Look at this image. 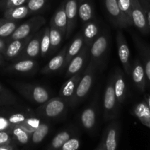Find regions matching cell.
<instances>
[{
  "mask_svg": "<svg viewBox=\"0 0 150 150\" xmlns=\"http://www.w3.org/2000/svg\"><path fill=\"white\" fill-rule=\"evenodd\" d=\"M7 42L6 40L3 39V38H0V54L3 55L4 51H5L6 48H7Z\"/></svg>",
  "mask_w": 150,
  "mask_h": 150,
  "instance_id": "f6af8a7d",
  "label": "cell"
},
{
  "mask_svg": "<svg viewBox=\"0 0 150 150\" xmlns=\"http://www.w3.org/2000/svg\"><path fill=\"white\" fill-rule=\"evenodd\" d=\"M67 47L68 45H65L58 54L53 57L40 70V73L42 75L51 74V73H56L59 70H62L65 62L66 53H67Z\"/></svg>",
  "mask_w": 150,
  "mask_h": 150,
  "instance_id": "ffe728a7",
  "label": "cell"
},
{
  "mask_svg": "<svg viewBox=\"0 0 150 150\" xmlns=\"http://www.w3.org/2000/svg\"><path fill=\"white\" fill-rule=\"evenodd\" d=\"M117 45L118 50V55L120 62L122 65L123 70L127 76H130L131 70V62H130V51L127 44L125 35L121 30H118L117 32Z\"/></svg>",
  "mask_w": 150,
  "mask_h": 150,
  "instance_id": "30bf717a",
  "label": "cell"
},
{
  "mask_svg": "<svg viewBox=\"0 0 150 150\" xmlns=\"http://www.w3.org/2000/svg\"><path fill=\"white\" fill-rule=\"evenodd\" d=\"M50 51L49 54H52L57 51L62 42L63 37L65 38V35L63 32L56 26L50 23Z\"/></svg>",
  "mask_w": 150,
  "mask_h": 150,
  "instance_id": "f546056e",
  "label": "cell"
},
{
  "mask_svg": "<svg viewBox=\"0 0 150 150\" xmlns=\"http://www.w3.org/2000/svg\"><path fill=\"white\" fill-rule=\"evenodd\" d=\"M77 133V129L73 126H70L61 130L53 138L45 150H59L67 141L76 136Z\"/></svg>",
  "mask_w": 150,
  "mask_h": 150,
  "instance_id": "44dd1931",
  "label": "cell"
},
{
  "mask_svg": "<svg viewBox=\"0 0 150 150\" xmlns=\"http://www.w3.org/2000/svg\"><path fill=\"white\" fill-rule=\"evenodd\" d=\"M33 36L34 35H32L28 38H23V39L15 40L9 42L7 43V48L3 54L4 58L7 60L15 61L16 58L21 54L26 44L29 42V41L32 39Z\"/></svg>",
  "mask_w": 150,
  "mask_h": 150,
  "instance_id": "ac0fdd59",
  "label": "cell"
},
{
  "mask_svg": "<svg viewBox=\"0 0 150 150\" xmlns=\"http://www.w3.org/2000/svg\"><path fill=\"white\" fill-rule=\"evenodd\" d=\"M78 10L79 18L83 25L95 18L92 0H78Z\"/></svg>",
  "mask_w": 150,
  "mask_h": 150,
  "instance_id": "cb8c5ba5",
  "label": "cell"
},
{
  "mask_svg": "<svg viewBox=\"0 0 150 150\" xmlns=\"http://www.w3.org/2000/svg\"><path fill=\"white\" fill-rule=\"evenodd\" d=\"M144 100L146 102V103H147L148 106H149V109H150V95H145Z\"/></svg>",
  "mask_w": 150,
  "mask_h": 150,
  "instance_id": "7dc6e473",
  "label": "cell"
},
{
  "mask_svg": "<svg viewBox=\"0 0 150 150\" xmlns=\"http://www.w3.org/2000/svg\"><path fill=\"white\" fill-rule=\"evenodd\" d=\"M18 26V21L7 20L4 18L0 24V38H5L10 37Z\"/></svg>",
  "mask_w": 150,
  "mask_h": 150,
  "instance_id": "d6a6232c",
  "label": "cell"
},
{
  "mask_svg": "<svg viewBox=\"0 0 150 150\" xmlns=\"http://www.w3.org/2000/svg\"><path fill=\"white\" fill-rule=\"evenodd\" d=\"M148 1H149V2L150 3V0H148Z\"/></svg>",
  "mask_w": 150,
  "mask_h": 150,
  "instance_id": "816d5d0a",
  "label": "cell"
},
{
  "mask_svg": "<svg viewBox=\"0 0 150 150\" xmlns=\"http://www.w3.org/2000/svg\"><path fill=\"white\" fill-rule=\"evenodd\" d=\"M26 2H27V0H1L0 1V8L2 9L4 11V10L12 8V7L26 4Z\"/></svg>",
  "mask_w": 150,
  "mask_h": 150,
  "instance_id": "f35d334b",
  "label": "cell"
},
{
  "mask_svg": "<svg viewBox=\"0 0 150 150\" xmlns=\"http://www.w3.org/2000/svg\"><path fill=\"white\" fill-rule=\"evenodd\" d=\"M10 132L13 136V141L16 144L26 145L30 143L32 134L25 131L18 125L12 126Z\"/></svg>",
  "mask_w": 150,
  "mask_h": 150,
  "instance_id": "4dcf8cb0",
  "label": "cell"
},
{
  "mask_svg": "<svg viewBox=\"0 0 150 150\" xmlns=\"http://www.w3.org/2000/svg\"><path fill=\"white\" fill-rule=\"evenodd\" d=\"M69 107L68 101L59 96L51 98L40 105L35 111V114L39 118L48 121L60 120L66 115Z\"/></svg>",
  "mask_w": 150,
  "mask_h": 150,
  "instance_id": "6da1fadb",
  "label": "cell"
},
{
  "mask_svg": "<svg viewBox=\"0 0 150 150\" xmlns=\"http://www.w3.org/2000/svg\"><path fill=\"white\" fill-rule=\"evenodd\" d=\"M120 104L117 100L114 88V80L111 76L107 82L103 95V116L106 121L117 120L119 116Z\"/></svg>",
  "mask_w": 150,
  "mask_h": 150,
  "instance_id": "5b68a950",
  "label": "cell"
},
{
  "mask_svg": "<svg viewBox=\"0 0 150 150\" xmlns=\"http://www.w3.org/2000/svg\"><path fill=\"white\" fill-rule=\"evenodd\" d=\"M80 146L81 139L76 135L67 141L59 150H79Z\"/></svg>",
  "mask_w": 150,
  "mask_h": 150,
  "instance_id": "8d00e7d4",
  "label": "cell"
},
{
  "mask_svg": "<svg viewBox=\"0 0 150 150\" xmlns=\"http://www.w3.org/2000/svg\"><path fill=\"white\" fill-rule=\"evenodd\" d=\"M106 13L111 23L118 29H127L133 22L122 11L117 0H104Z\"/></svg>",
  "mask_w": 150,
  "mask_h": 150,
  "instance_id": "52a82bcc",
  "label": "cell"
},
{
  "mask_svg": "<svg viewBox=\"0 0 150 150\" xmlns=\"http://www.w3.org/2000/svg\"><path fill=\"white\" fill-rule=\"evenodd\" d=\"M29 116L30 114H26V113L17 112L10 114L8 117H7V118L12 125H19L23 122Z\"/></svg>",
  "mask_w": 150,
  "mask_h": 150,
  "instance_id": "74e56055",
  "label": "cell"
},
{
  "mask_svg": "<svg viewBox=\"0 0 150 150\" xmlns=\"http://www.w3.org/2000/svg\"><path fill=\"white\" fill-rule=\"evenodd\" d=\"M31 15L26 4L7 9L4 11V18L7 20L18 21Z\"/></svg>",
  "mask_w": 150,
  "mask_h": 150,
  "instance_id": "f1b7e54d",
  "label": "cell"
},
{
  "mask_svg": "<svg viewBox=\"0 0 150 150\" xmlns=\"http://www.w3.org/2000/svg\"><path fill=\"white\" fill-rule=\"evenodd\" d=\"M4 56L1 54H0V60H4Z\"/></svg>",
  "mask_w": 150,
  "mask_h": 150,
  "instance_id": "c3c4849f",
  "label": "cell"
},
{
  "mask_svg": "<svg viewBox=\"0 0 150 150\" xmlns=\"http://www.w3.org/2000/svg\"><path fill=\"white\" fill-rule=\"evenodd\" d=\"M42 30H39L29 41L21 54L16 58V61L23 59H36L40 55V41Z\"/></svg>",
  "mask_w": 150,
  "mask_h": 150,
  "instance_id": "4fadbf2b",
  "label": "cell"
},
{
  "mask_svg": "<svg viewBox=\"0 0 150 150\" xmlns=\"http://www.w3.org/2000/svg\"><path fill=\"white\" fill-rule=\"evenodd\" d=\"M130 76L138 90L142 92H144L146 83V75L143 64L139 58H136L132 62Z\"/></svg>",
  "mask_w": 150,
  "mask_h": 150,
  "instance_id": "5bb4252c",
  "label": "cell"
},
{
  "mask_svg": "<svg viewBox=\"0 0 150 150\" xmlns=\"http://www.w3.org/2000/svg\"><path fill=\"white\" fill-rule=\"evenodd\" d=\"M140 2L145 12L146 20L150 29V3L148 0H140Z\"/></svg>",
  "mask_w": 150,
  "mask_h": 150,
  "instance_id": "7bdbcfd3",
  "label": "cell"
},
{
  "mask_svg": "<svg viewBox=\"0 0 150 150\" xmlns=\"http://www.w3.org/2000/svg\"><path fill=\"white\" fill-rule=\"evenodd\" d=\"M50 127H51V125H50L49 121L42 120L39 127L32 134L30 143H29L32 147H34L42 143V141L48 136L50 131Z\"/></svg>",
  "mask_w": 150,
  "mask_h": 150,
  "instance_id": "83f0119b",
  "label": "cell"
},
{
  "mask_svg": "<svg viewBox=\"0 0 150 150\" xmlns=\"http://www.w3.org/2000/svg\"><path fill=\"white\" fill-rule=\"evenodd\" d=\"M0 150H18L16 144H11L3 145L0 146Z\"/></svg>",
  "mask_w": 150,
  "mask_h": 150,
  "instance_id": "ee69618b",
  "label": "cell"
},
{
  "mask_svg": "<svg viewBox=\"0 0 150 150\" xmlns=\"http://www.w3.org/2000/svg\"><path fill=\"white\" fill-rule=\"evenodd\" d=\"M50 23L54 25V26L61 30L64 35H66L67 27V16L65 13V5H64V1L60 4L59 7L57 8L56 12L54 13V16L51 19Z\"/></svg>",
  "mask_w": 150,
  "mask_h": 150,
  "instance_id": "4316f807",
  "label": "cell"
},
{
  "mask_svg": "<svg viewBox=\"0 0 150 150\" xmlns=\"http://www.w3.org/2000/svg\"><path fill=\"white\" fill-rule=\"evenodd\" d=\"M42 119L39 118L37 116H29L23 122L18 125L21 128H23L25 131L28 132L30 134H32L40 125L42 122Z\"/></svg>",
  "mask_w": 150,
  "mask_h": 150,
  "instance_id": "836d02e7",
  "label": "cell"
},
{
  "mask_svg": "<svg viewBox=\"0 0 150 150\" xmlns=\"http://www.w3.org/2000/svg\"><path fill=\"white\" fill-rule=\"evenodd\" d=\"M4 63V60H0V66H1Z\"/></svg>",
  "mask_w": 150,
  "mask_h": 150,
  "instance_id": "681fc988",
  "label": "cell"
},
{
  "mask_svg": "<svg viewBox=\"0 0 150 150\" xmlns=\"http://www.w3.org/2000/svg\"><path fill=\"white\" fill-rule=\"evenodd\" d=\"M89 49L90 47L84 44L81 51L70 61L67 65L65 70V78L68 79L84 70L85 64L89 62Z\"/></svg>",
  "mask_w": 150,
  "mask_h": 150,
  "instance_id": "7c38bea8",
  "label": "cell"
},
{
  "mask_svg": "<svg viewBox=\"0 0 150 150\" xmlns=\"http://www.w3.org/2000/svg\"><path fill=\"white\" fill-rule=\"evenodd\" d=\"M48 0H27L26 6L30 11L31 15L40 13L46 6Z\"/></svg>",
  "mask_w": 150,
  "mask_h": 150,
  "instance_id": "d590c367",
  "label": "cell"
},
{
  "mask_svg": "<svg viewBox=\"0 0 150 150\" xmlns=\"http://www.w3.org/2000/svg\"><path fill=\"white\" fill-rule=\"evenodd\" d=\"M83 45H84V41H83V35H82L81 32V33H79L75 37L70 45H68V47H67L65 62H64V66H63L62 70V71L64 70H66L70 61L81 51Z\"/></svg>",
  "mask_w": 150,
  "mask_h": 150,
  "instance_id": "d4e9b609",
  "label": "cell"
},
{
  "mask_svg": "<svg viewBox=\"0 0 150 150\" xmlns=\"http://www.w3.org/2000/svg\"><path fill=\"white\" fill-rule=\"evenodd\" d=\"M118 1L119 6L122 11L126 15L127 18L131 20V7L132 1L131 0H117Z\"/></svg>",
  "mask_w": 150,
  "mask_h": 150,
  "instance_id": "ab89813d",
  "label": "cell"
},
{
  "mask_svg": "<svg viewBox=\"0 0 150 150\" xmlns=\"http://www.w3.org/2000/svg\"><path fill=\"white\" fill-rule=\"evenodd\" d=\"M131 21L133 24L137 28L139 32L144 35H148L150 32L146 14L142 7L140 0H131Z\"/></svg>",
  "mask_w": 150,
  "mask_h": 150,
  "instance_id": "8fae6325",
  "label": "cell"
},
{
  "mask_svg": "<svg viewBox=\"0 0 150 150\" xmlns=\"http://www.w3.org/2000/svg\"><path fill=\"white\" fill-rule=\"evenodd\" d=\"M133 38L139 54L142 58V64L146 72V79L150 83V46L139 39L137 36H133Z\"/></svg>",
  "mask_w": 150,
  "mask_h": 150,
  "instance_id": "603a6c76",
  "label": "cell"
},
{
  "mask_svg": "<svg viewBox=\"0 0 150 150\" xmlns=\"http://www.w3.org/2000/svg\"><path fill=\"white\" fill-rule=\"evenodd\" d=\"M50 51V26H45L42 29L40 41V56L45 57Z\"/></svg>",
  "mask_w": 150,
  "mask_h": 150,
  "instance_id": "e575fe53",
  "label": "cell"
},
{
  "mask_svg": "<svg viewBox=\"0 0 150 150\" xmlns=\"http://www.w3.org/2000/svg\"><path fill=\"white\" fill-rule=\"evenodd\" d=\"M112 76L116 96L119 103L121 105L125 101L127 98V83H126L125 75L122 70L120 67H117L114 70V73Z\"/></svg>",
  "mask_w": 150,
  "mask_h": 150,
  "instance_id": "e0dca14e",
  "label": "cell"
},
{
  "mask_svg": "<svg viewBox=\"0 0 150 150\" xmlns=\"http://www.w3.org/2000/svg\"><path fill=\"white\" fill-rule=\"evenodd\" d=\"M131 112L144 125L150 128V109L144 100L136 104Z\"/></svg>",
  "mask_w": 150,
  "mask_h": 150,
  "instance_id": "484cf974",
  "label": "cell"
},
{
  "mask_svg": "<svg viewBox=\"0 0 150 150\" xmlns=\"http://www.w3.org/2000/svg\"><path fill=\"white\" fill-rule=\"evenodd\" d=\"M84 70H81L77 74L68 78V79L63 83L61 89H60L59 96L67 100L69 103V105H70V101L74 96L75 92H76L78 85H79V82L81 79Z\"/></svg>",
  "mask_w": 150,
  "mask_h": 150,
  "instance_id": "2e32d148",
  "label": "cell"
},
{
  "mask_svg": "<svg viewBox=\"0 0 150 150\" xmlns=\"http://www.w3.org/2000/svg\"><path fill=\"white\" fill-rule=\"evenodd\" d=\"M98 105L97 100L85 107L79 114V122L81 127L89 133H94L98 123Z\"/></svg>",
  "mask_w": 150,
  "mask_h": 150,
  "instance_id": "ba28073f",
  "label": "cell"
},
{
  "mask_svg": "<svg viewBox=\"0 0 150 150\" xmlns=\"http://www.w3.org/2000/svg\"><path fill=\"white\" fill-rule=\"evenodd\" d=\"M110 33L108 29H103L100 35L92 44L89 49V62L98 69L102 68L108 58L110 48Z\"/></svg>",
  "mask_w": 150,
  "mask_h": 150,
  "instance_id": "7a4b0ae2",
  "label": "cell"
},
{
  "mask_svg": "<svg viewBox=\"0 0 150 150\" xmlns=\"http://www.w3.org/2000/svg\"><path fill=\"white\" fill-rule=\"evenodd\" d=\"M46 20L45 18L40 16H33L26 22L23 23L17 27L15 32L6 39L7 43L15 40L23 39L35 35L37 32L40 29L42 26L45 24Z\"/></svg>",
  "mask_w": 150,
  "mask_h": 150,
  "instance_id": "8992f818",
  "label": "cell"
},
{
  "mask_svg": "<svg viewBox=\"0 0 150 150\" xmlns=\"http://www.w3.org/2000/svg\"><path fill=\"white\" fill-rule=\"evenodd\" d=\"M101 32L102 31L100 29L99 22L97 21L95 18L83 24L82 35L85 45L90 47L100 35Z\"/></svg>",
  "mask_w": 150,
  "mask_h": 150,
  "instance_id": "7402d4cb",
  "label": "cell"
},
{
  "mask_svg": "<svg viewBox=\"0 0 150 150\" xmlns=\"http://www.w3.org/2000/svg\"><path fill=\"white\" fill-rule=\"evenodd\" d=\"M18 103L17 97L10 90L0 84V105H16Z\"/></svg>",
  "mask_w": 150,
  "mask_h": 150,
  "instance_id": "1f68e13d",
  "label": "cell"
},
{
  "mask_svg": "<svg viewBox=\"0 0 150 150\" xmlns=\"http://www.w3.org/2000/svg\"><path fill=\"white\" fill-rule=\"evenodd\" d=\"M4 18H2V19H0V24H1V23H2L3 21H4Z\"/></svg>",
  "mask_w": 150,
  "mask_h": 150,
  "instance_id": "f907efd6",
  "label": "cell"
},
{
  "mask_svg": "<svg viewBox=\"0 0 150 150\" xmlns=\"http://www.w3.org/2000/svg\"><path fill=\"white\" fill-rule=\"evenodd\" d=\"M121 132V122L120 120H111L104 130L101 142L105 150H117L119 139Z\"/></svg>",
  "mask_w": 150,
  "mask_h": 150,
  "instance_id": "9c48e42d",
  "label": "cell"
},
{
  "mask_svg": "<svg viewBox=\"0 0 150 150\" xmlns=\"http://www.w3.org/2000/svg\"><path fill=\"white\" fill-rule=\"evenodd\" d=\"M13 125L7 120V117L0 116V131H10Z\"/></svg>",
  "mask_w": 150,
  "mask_h": 150,
  "instance_id": "b9f144b4",
  "label": "cell"
},
{
  "mask_svg": "<svg viewBox=\"0 0 150 150\" xmlns=\"http://www.w3.org/2000/svg\"><path fill=\"white\" fill-rule=\"evenodd\" d=\"M95 150H105V146H104L103 144V142H101V141L100 142L99 144H98V146H97V148Z\"/></svg>",
  "mask_w": 150,
  "mask_h": 150,
  "instance_id": "bcb514c9",
  "label": "cell"
},
{
  "mask_svg": "<svg viewBox=\"0 0 150 150\" xmlns=\"http://www.w3.org/2000/svg\"><path fill=\"white\" fill-rule=\"evenodd\" d=\"M13 85L22 96L34 104L40 105L51 98L48 89L41 85L23 82H13Z\"/></svg>",
  "mask_w": 150,
  "mask_h": 150,
  "instance_id": "277c9868",
  "label": "cell"
},
{
  "mask_svg": "<svg viewBox=\"0 0 150 150\" xmlns=\"http://www.w3.org/2000/svg\"><path fill=\"white\" fill-rule=\"evenodd\" d=\"M38 64L36 59H23L14 62L7 68L10 73H19V74H32L38 70Z\"/></svg>",
  "mask_w": 150,
  "mask_h": 150,
  "instance_id": "d6986e66",
  "label": "cell"
},
{
  "mask_svg": "<svg viewBox=\"0 0 150 150\" xmlns=\"http://www.w3.org/2000/svg\"><path fill=\"white\" fill-rule=\"evenodd\" d=\"M98 69L95 64L89 62L85 68L81 79L77 86L75 95L70 103V107L73 108L85 100L95 81L96 73Z\"/></svg>",
  "mask_w": 150,
  "mask_h": 150,
  "instance_id": "3957f363",
  "label": "cell"
},
{
  "mask_svg": "<svg viewBox=\"0 0 150 150\" xmlns=\"http://www.w3.org/2000/svg\"><path fill=\"white\" fill-rule=\"evenodd\" d=\"M14 143L13 136L10 131H0V146L11 144Z\"/></svg>",
  "mask_w": 150,
  "mask_h": 150,
  "instance_id": "60d3db41",
  "label": "cell"
},
{
  "mask_svg": "<svg viewBox=\"0 0 150 150\" xmlns=\"http://www.w3.org/2000/svg\"><path fill=\"white\" fill-rule=\"evenodd\" d=\"M64 5L67 21V32L64 38L68 39L73 34L77 23V18L79 17L78 0H64Z\"/></svg>",
  "mask_w": 150,
  "mask_h": 150,
  "instance_id": "9a60e30c",
  "label": "cell"
}]
</instances>
